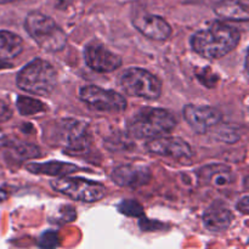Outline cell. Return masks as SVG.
Listing matches in <instances>:
<instances>
[{"mask_svg":"<svg viewBox=\"0 0 249 249\" xmlns=\"http://www.w3.org/2000/svg\"><path fill=\"white\" fill-rule=\"evenodd\" d=\"M240 39L241 32L236 27L215 21L192 36L191 46L203 57L215 60L232 51Z\"/></svg>","mask_w":249,"mask_h":249,"instance_id":"cell-1","label":"cell"},{"mask_svg":"<svg viewBox=\"0 0 249 249\" xmlns=\"http://www.w3.org/2000/svg\"><path fill=\"white\" fill-rule=\"evenodd\" d=\"M10 67H12L11 63H9L7 61L1 60V58H0V70H4V68H10Z\"/></svg>","mask_w":249,"mask_h":249,"instance_id":"cell-27","label":"cell"},{"mask_svg":"<svg viewBox=\"0 0 249 249\" xmlns=\"http://www.w3.org/2000/svg\"><path fill=\"white\" fill-rule=\"evenodd\" d=\"M119 84L126 94L141 99L157 100L162 94L160 80L143 68L130 67L125 70L119 77Z\"/></svg>","mask_w":249,"mask_h":249,"instance_id":"cell-5","label":"cell"},{"mask_svg":"<svg viewBox=\"0 0 249 249\" xmlns=\"http://www.w3.org/2000/svg\"><path fill=\"white\" fill-rule=\"evenodd\" d=\"M184 118L197 134H206L221 122L220 111L206 105L189 104L184 107Z\"/></svg>","mask_w":249,"mask_h":249,"instance_id":"cell-8","label":"cell"},{"mask_svg":"<svg viewBox=\"0 0 249 249\" xmlns=\"http://www.w3.org/2000/svg\"><path fill=\"white\" fill-rule=\"evenodd\" d=\"M248 202H249L248 196H245V197H242V198L240 199V202L237 203V209L241 212V213L245 214V215H247L248 211H249Z\"/></svg>","mask_w":249,"mask_h":249,"instance_id":"cell-25","label":"cell"},{"mask_svg":"<svg viewBox=\"0 0 249 249\" xmlns=\"http://www.w3.org/2000/svg\"><path fill=\"white\" fill-rule=\"evenodd\" d=\"M51 187L58 194L65 195L74 201L87 203L100 201L106 194V187L100 182L65 175L58 177L55 181H51Z\"/></svg>","mask_w":249,"mask_h":249,"instance_id":"cell-6","label":"cell"},{"mask_svg":"<svg viewBox=\"0 0 249 249\" xmlns=\"http://www.w3.org/2000/svg\"><path fill=\"white\" fill-rule=\"evenodd\" d=\"M152 178L150 168L139 164H123L112 172V179L122 187H141L147 185Z\"/></svg>","mask_w":249,"mask_h":249,"instance_id":"cell-13","label":"cell"},{"mask_svg":"<svg viewBox=\"0 0 249 249\" xmlns=\"http://www.w3.org/2000/svg\"><path fill=\"white\" fill-rule=\"evenodd\" d=\"M9 151L19 160H31V158H36L40 156V150H39L38 146L32 145V143H26V142H16L10 143Z\"/></svg>","mask_w":249,"mask_h":249,"instance_id":"cell-20","label":"cell"},{"mask_svg":"<svg viewBox=\"0 0 249 249\" xmlns=\"http://www.w3.org/2000/svg\"><path fill=\"white\" fill-rule=\"evenodd\" d=\"M57 141L66 150L84 151L89 146L90 134L87 124L78 121H65L60 124L57 130Z\"/></svg>","mask_w":249,"mask_h":249,"instance_id":"cell-10","label":"cell"},{"mask_svg":"<svg viewBox=\"0 0 249 249\" xmlns=\"http://www.w3.org/2000/svg\"><path fill=\"white\" fill-rule=\"evenodd\" d=\"M119 212L124 215L128 216H134V218H138L143 214V208L141 207V204L139 202L134 201V199H124L119 203L118 206Z\"/></svg>","mask_w":249,"mask_h":249,"instance_id":"cell-21","label":"cell"},{"mask_svg":"<svg viewBox=\"0 0 249 249\" xmlns=\"http://www.w3.org/2000/svg\"><path fill=\"white\" fill-rule=\"evenodd\" d=\"M23 50V41L19 36L9 31H0V58L12 60Z\"/></svg>","mask_w":249,"mask_h":249,"instance_id":"cell-18","label":"cell"},{"mask_svg":"<svg viewBox=\"0 0 249 249\" xmlns=\"http://www.w3.org/2000/svg\"><path fill=\"white\" fill-rule=\"evenodd\" d=\"M133 26L146 38L152 40H167L172 36L170 24L158 15L140 14L133 18Z\"/></svg>","mask_w":249,"mask_h":249,"instance_id":"cell-12","label":"cell"},{"mask_svg":"<svg viewBox=\"0 0 249 249\" xmlns=\"http://www.w3.org/2000/svg\"><path fill=\"white\" fill-rule=\"evenodd\" d=\"M233 219V213L228 207L221 203H214L204 213L203 223L212 232H220L230 228Z\"/></svg>","mask_w":249,"mask_h":249,"instance_id":"cell-14","label":"cell"},{"mask_svg":"<svg viewBox=\"0 0 249 249\" xmlns=\"http://www.w3.org/2000/svg\"><path fill=\"white\" fill-rule=\"evenodd\" d=\"M177 124V118L168 109L146 107L131 118L128 130L136 139H155L172 133Z\"/></svg>","mask_w":249,"mask_h":249,"instance_id":"cell-2","label":"cell"},{"mask_svg":"<svg viewBox=\"0 0 249 249\" xmlns=\"http://www.w3.org/2000/svg\"><path fill=\"white\" fill-rule=\"evenodd\" d=\"M55 1H56V4H57L60 7H67L68 5L72 4L74 0H55Z\"/></svg>","mask_w":249,"mask_h":249,"instance_id":"cell-26","label":"cell"},{"mask_svg":"<svg viewBox=\"0 0 249 249\" xmlns=\"http://www.w3.org/2000/svg\"><path fill=\"white\" fill-rule=\"evenodd\" d=\"M24 29L31 38L49 53H58L67 45V36L63 29L48 15L33 11L24 19Z\"/></svg>","mask_w":249,"mask_h":249,"instance_id":"cell-3","label":"cell"},{"mask_svg":"<svg viewBox=\"0 0 249 249\" xmlns=\"http://www.w3.org/2000/svg\"><path fill=\"white\" fill-rule=\"evenodd\" d=\"M57 74L50 62L41 58H36L24 66L16 78L17 87L29 94L50 95L55 89Z\"/></svg>","mask_w":249,"mask_h":249,"instance_id":"cell-4","label":"cell"},{"mask_svg":"<svg viewBox=\"0 0 249 249\" xmlns=\"http://www.w3.org/2000/svg\"><path fill=\"white\" fill-rule=\"evenodd\" d=\"M199 180L204 184L213 185L215 187H224L233 182V173L230 167L225 164L206 165L198 172Z\"/></svg>","mask_w":249,"mask_h":249,"instance_id":"cell-15","label":"cell"},{"mask_svg":"<svg viewBox=\"0 0 249 249\" xmlns=\"http://www.w3.org/2000/svg\"><path fill=\"white\" fill-rule=\"evenodd\" d=\"M16 1H21V0H0V5L10 4V2H16Z\"/></svg>","mask_w":249,"mask_h":249,"instance_id":"cell-28","label":"cell"},{"mask_svg":"<svg viewBox=\"0 0 249 249\" xmlns=\"http://www.w3.org/2000/svg\"><path fill=\"white\" fill-rule=\"evenodd\" d=\"M12 117V111L4 101L0 100V123H5Z\"/></svg>","mask_w":249,"mask_h":249,"instance_id":"cell-24","label":"cell"},{"mask_svg":"<svg viewBox=\"0 0 249 249\" xmlns=\"http://www.w3.org/2000/svg\"><path fill=\"white\" fill-rule=\"evenodd\" d=\"M85 63L92 71L99 73H109L122 66L121 56L100 43H90L84 49Z\"/></svg>","mask_w":249,"mask_h":249,"instance_id":"cell-11","label":"cell"},{"mask_svg":"<svg viewBox=\"0 0 249 249\" xmlns=\"http://www.w3.org/2000/svg\"><path fill=\"white\" fill-rule=\"evenodd\" d=\"M146 148L148 152L153 155L163 156V157L177 160H191L194 157V151L191 146L184 139L174 138V136H168V138L158 136V138L151 139L146 143Z\"/></svg>","mask_w":249,"mask_h":249,"instance_id":"cell-9","label":"cell"},{"mask_svg":"<svg viewBox=\"0 0 249 249\" xmlns=\"http://www.w3.org/2000/svg\"><path fill=\"white\" fill-rule=\"evenodd\" d=\"M26 169L33 174L50 175V177H63V175L72 174L79 170V168L71 163H62L58 160H51L48 163H29L26 165Z\"/></svg>","mask_w":249,"mask_h":249,"instance_id":"cell-17","label":"cell"},{"mask_svg":"<svg viewBox=\"0 0 249 249\" xmlns=\"http://www.w3.org/2000/svg\"><path fill=\"white\" fill-rule=\"evenodd\" d=\"M39 247L41 248H55L58 246V237L57 233L53 231H48L40 237L38 242Z\"/></svg>","mask_w":249,"mask_h":249,"instance_id":"cell-23","label":"cell"},{"mask_svg":"<svg viewBox=\"0 0 249 249\" xmlns=\"http://www.w3.org/2000/svg\"><path fill=\"white\" fill-rule=\"evenodd\" d=\"M214 12L230 21L247 22L249 19L247 0H221L215 4Z\"/></svg>","mask_w":249,"mask_h":249,"instance_id":"cell-16","label":"cell"},{"mask_svg":"<svg viewBox=\"0 0 249 249\" xmlns=\"http://www.w3.org/2000/svg\"><path fill=\"white\" fill-rule=\"evenodd\" d=\"M17 109L22 116H34L46 111V106L39 100L28 96H18L16 101Z\"/></svg>","mask_w":249,"mask_h":249,"instance_id":"cell-19","label":"cell"},{"mask_svg":"<svg viewBox=\"0 0 249 249\" xmlns=\"http://www.w3.org/2000/svg\"><path fill=\"white\" fill-rule=\"evenodd\" d=\"M79 99L97 112L108 113H121L126 109V99L119 92L113 90H106L96 85H85L80 89Z\"/></svg>","mask_w":249,"mask_h":249,"instance_id":"cell-7","label":"cell"},{"mask_svg":"<svg viewBox=\"0 0 249 249\" xmlns=\"http://www.w3.org/2000/svg\"><path fill=\"white\" fill-rule=\"evenodd\" d=\"M196 73L199 82H201L203 85H206L207 88H214L216 87V84H218L219 82L218 74L214 73L209 67L201 68V70L197 71Z\"/></svg>","mask_w":249,"mask_h":249,"instance_id":"cell-22","label":"cell"}]
</instances>
